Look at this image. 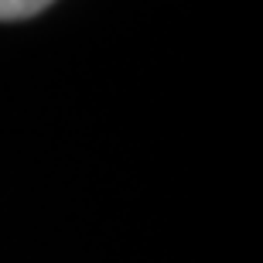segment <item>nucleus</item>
<instances>
[{
  "label": "nucleus",
  "instance_id": "nucleus-1",
  "mask_svg": "<svg viewBox=\"0 0 263 263\" xmlns=\"http://www.w3.org/2000/svg\"><path fill=\"white\" fill-rule=\"evenodd\" d=\"M48 4H55V0H0V21L34 17V14H41Z\"/></svg>",
  "mask_w": 263,
  "mask_h": 263
}]
</instances>
